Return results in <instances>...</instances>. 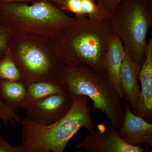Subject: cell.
Returning <instances> with one entry per match:
<instances>
[{
	"label": "cell",
	"instance_id": "6da1fadb",
	"mask_svg": "<svg viewBox=\"0 0 152 152\" xmlns=\"http://www.w3.org/2000/svg\"><path fill=\"white\" fill-rule=\"evenodd\" d=\"M84 18L70 16L45 1L0 3V25L17 37L56 42Z\"/></svg>",
	"mask_w": 152,
	"mask_h": 152
},
{
	"label": "cell",
	"instance_id": "7a4b0ae2",
	"mask_svg": "<svg viewBox=\"0 0 152 152\" xmlns=\"http://www.w3.org/2000/svg\"><path fill=\"white\" fill-rule=\"evenodd\" d=\"M64 63L59 78L64 91L89 98L92 109L104 114L111 126L118 129L124 117L122 99L103 72L83 63Z\"/></svg>",
	"mask_w": 152,
	"mask_h": 152
},
{
	"label": "cell",
	"instance_id": "3957f363",
	"mask_svg": "<svg viewBox=\"0 0 152 152\" xmlns=\"http://www.w3.org/2000/svg\"><path fill=\"white\" fill-rule=\"evenodd\" d=\"M72 103L67 113L48 126L37 124L26 118L22 120V144L27 152H64L69 142L82 128L93 130L92 107L88 98L71 95Z\"/></svg>",
	"mask_w": 152,
	"mask_h": 152
},
{
	"label": "cell",
	"instance_id": "277c9868",
	"mask_svg": "<svg viewBox=\"0 0 152 152\" xmlns=\"http://www.w3.org/2000/svg\"><path fill=\"white\" fill-rule=\"evenodd\" d=\"M113 34L109 17L84 18L57 41V51L64 62L83 63L101 70Z\"/></svg>",
	"mask_w": 152,
	"mask_h": 152
},
{
	"label": "cell",
	"instance_id": "5b68a950",
	"mask_svg": "<svg viewBox=\"0 0 152 152\" xmlns=\"http://www.w3.org/2000/svg\"><path fill=\"white\" fill-rule=\"evenodd\" d=\"M110 22L113 34L121 41L126 54L141 66L152 26V0H123Z\"/></svg>",
	"mask_w": 152,
	"mask_h": 152
},
{
	"label": "cell",
	"instance_id": "8992f818",
	"mask_svg": "<svg viewBox=\"0 0 152 152\" xmlns=\"http://www.w3.org/2000/svg\"><path fill=\"white\" fill-rule=\"evenodd\" d=\"M9 50L25 86L33 82H59L65 63L56 42L12 36Z\"/></svg>",
	"mask_w": 152,
	"mask_h": 152
},
{
	"label": "cell",
	"instance_id": "52a82bcc",
	"mask_svg": "<svg viewBox=\"0 0 152 152\" xmlns=\"http://www.w3.org/2000/svg\"><path fill=\"white\" fill-rule=\"evenodd\" d=\"M72 103L71 95L65 91L49 95L36 101L27 109L26 118L42 126L52 124L67 113Z\"/></svg>",
	"mask_w": 152,
	"mask_h": 152
},
{
	"label": "cell",
	"instance_id": "ba28073f",
	"mask_svg": "<svg viewBox=\"0 0 152 152\" xmlns=\"http://www.w3.org/2000/svg\"><path fill=\"white\" fill-rule=\"evenodd\" d=\"M83 140L76 145L78 149H84L88 152H143L141 146L130 145L121 138L118 129L104 124L98 125V130H94Z\"/></svg>",
	"mask_w": 152,
	"mask_h": 152
},
{
	"label": "cell",
	"instance_id": "9c48e42d",
	"mask_svg": "<svg viewBox=\"0 0 152 152\" xmlns=\"http://www.w3.org/2000/svg\"><path fill=\"white\" fill-rule=\"evenodd\" d=\"M127 102L124 105V117L122 125L118 129L121 138L128 145L152 146V125L131 111Z\"/></svg>",
	"mask_w": 152,
	"mask_h": 152
},
{
	"label": "cell",
	"instance_id": "30bf717a",
	"mask_svg": "<svg viewBox=\"0 0 152 152\" xmlns=\"http://www.w3.org/2000/svg\"><path fill=\"white\" fill-rule=\"evenodd\" d=\"M140 93L137 105L132 113L149 123L152 121V39L147 43L145 59L139 74Z\"/></svg>",
	"mask_w": 152,
	"mask_h": 152
},
{
	"label": "cell",
	"instance_id": "8fae6325",
	"mask_svg": "<svg viewBox=\"0 0 152 152\" xmlns=\"http://www.w3.org/2000/svg\"><path fill=\"white\" fill-rule=\"evenodd\" d=\"M126 52L121 41L113 34L109 39L104 55L101 70L122 99L124 97L120 83V70Z\"/></svg>",
	"mask_w": 152,
	"mask_h": 152
},
{
	"label": "cell",
	"instance_id": "7c38bea8",
	"mask_svg": "<svg viewBox=\"0 0 152 152\" xmlns=\"http://www.w3.org/2000/svg\"><path fill=\"white\" fill-rule=\"evenodd\" d=\"M141 66L125 55L120 70V83L123 97L132 110L135 108L140 98V88L138 83Z\"/></svg>",
	"mask_w": 152,
	"mask_h": 152
},
{
	"label": "cell",
	"instance_id": "4fadbf2b",
	"mask_svg": "<svg viewBox=\"0 0 152 152\" xmlns=\"http://www.w3.org/2000/svg\"><path fill=\"white\" fill-rule=\"evenodd\" d=\"M95 0H64L57 5L62 10L75 14L77 18H88L91 19L109 17L96 4Z\"/></svg>",
	"mask_w": 152,
	"mask_h": 152
},
{
	"label": "cell",
	"instance_id": "5bb4252c",
	"mask_svg": "<svg viewBox=\"0 0 152 152\" xmlns=\"http://www.w3.org/2000/svg\"><path fill=\"white\" fill-rule=\"evenodd\" d=\"M26 94L20 109L26 110L33 103L49 95L64 91L59 82L41 81L26 85Z\"/></svg>",
	"mask_w": 152,
	"mask_h": 152
},
{
	"label": "cell",
	"instance_id": "9a60e30c",
	"mask_svg": "<svg viewBox=\"0 0 152 152\" xmlns=\"http://www.w3.org/2000/svg\"><path fill=\"white\" fill-rule=\"evenodd\" d=\"M26 94L23 84L0 79V100L15 112L20 108Z\"/></svg>",
	"mask_w": 152,
	"mask_h": 152
},
{
	"label": "cell",
	"instance_id": "2e32d148",
	"mask_svg": "<svg viewBox=\"0 0 152 152\" xmlns=\"http://www.w3.org/2000/svg\"><path fill=\"white\" fill-rule=\"evenodd\" d=\"M0 79L20 82L24 85L21 74L12 57L9 48L0 60Z\"/></svg>",
	"mask_w": 152,
	"mask_h": 152
},
{
	"label": "cell",
	"instance_id": "e0dca14e",
	"mask_svg": "<svg viewBox=\"0 0 152 152\" xmlns=\"http://www.w3.org/2000/svg\"><path fill=\"white\" fill-rule=\"evenodd\" d=\"M0 120L8 126L11 124L14 126L22 121L20 117L17 115L12 109L3 103L0 100Z\"/></svg>",
	"mask_w": 152,
	"mask_h": 152
},
{
	"label": "cell",
	"instance_id": "ac0fdd59",
	"mask_svg": "<svg viewBox=\"0 0 152 152\" xmlns=\"http://www.w3.org/2000/svg\"><path fill=\"white\" fill-rule=\"evenodd\" d=\"M11 37L10 32L0 25V60L8 50Z\"/></svg>",
	"mask_w": 152,
	"mask_h": 152
},
{
	"label": "cell",
	"instance_id": "d6986e66",
	"mask_svg": "<svg viewBox=\"0 0 152 152\" xmlns=\"http://www.w3.org/2000/svg\"><path fill=\"white\" fill-rule=\"evenodd\" d=\"M97 4L110 18L114 11L123 0H96Z\"/></svg>",
	"mask_w": 152,
	"mask_h": 152
},
{
	"label": "cell",
	"instance_id": "ffe728a7",
	"mask_svg": "<svg viewBox=\"0 0 152 152\" xmlns=\"http://www.w3.org/2000/svg\"><path fill=\"white\" fill-rule=\"evenodd\" d=\"M0 152H27V151L23 144L12 145L0 134Z\"/></svg>",
	"mask_w": 152,
	"mask_h": 152
},
{
	"label": "cell",
	"instance_id": "44dd1931",
	"mask_svg": "<svg viewBox=\"0 0 152 152\" xmlns=\"http://www.w3.org/2000/svg\"><path fill=\"white\" fill-rule=\"evenodd\" d=\"M37 0H0V3L34 2Z\"/></svg>",
	"mask_w": 152,
	"mask_h": 152
},
{
	"label": "cell",
	"instance_id": "7402d4cb",
	"mask_svg": "<svg viewBox=\"0 0 152 152\" xmlns=\"http://www.w3.org/2000/svg\"><path fill=\"white\" fill-rule=\"evenodd\" d=\"M37 1H38V0H37ZM39 1H45L57 5L59 4L60 3H61L64 0H39Z\"/></svg>",
	"mask_w": 152,
	"mask_h": 152
}]
</instances>
